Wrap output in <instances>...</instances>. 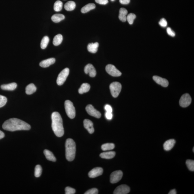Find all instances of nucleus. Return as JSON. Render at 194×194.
Segmentation results:
<instances>
[{
  "label": "nucleus",
  "mask_w": 194,
  "mask_h": 194,
  "mask_svg": "<svg viewBox=\"0 0 194 194\" xmlns=\"http://www.w3.org/2000/svg\"><path fill=\"white\" fill-rule=\"evenodd\" d=\"M95 1L96 3L102 5H106L108 3V0H95Z\"/></svg>",
  "instance_id": "ea45409f"
},
{
  "label": "nucleus",
  "mask_w": 194,
  "mask_h": 194,
  "mask_svg": "<svg viewBox=\"0 0 194 194\" xmlns=\"http://www.w3.org/2000/svg\"><path fill=\"white\" fill-rule=\"evenodd\" d=\"M102 150L104 151L112 150L115 148V145L112 143H106L102 145Z\"/></svg>",
  "instance_id": "c85d7f7f"
},
{
  "label": "nucleus",
  "mask_w": 194,
  "mask_h": 194,
  "mask_svg": "<svg viewBox=\"0 0 194 194\" xmlns=\"http://www.w3.org/2000/svg\"><path fill=\"white\" fill-rule=\"evenodd\" d=\"M65 192L66 194H74L75 193V190L73 188L67 186L65 189Z\"/></svg>",
  "instance_id": "c9c22d12"
},
{
  "label": "nucleus",
  "mask_w": 194,
  "mask_h": 194,
  "mask_svg": "<svg viewBox=\"0 0 194 194\" xmlns=\"http://www.w3.org/2000/svg\"><path fill=\"white\" fill-rule=\"evenodd\" d=\"M90 89V86L87 83L83 84L80 88L78 90V92L80 94H83L84 93L88 92Z\"/></svg>",
  "instance_id": "bb28decb"
},
{
  "label": "nucleus",
  "mask_w": 194,
  "mask_h": 194,
  "mask_svg": "<svg viewBox=\"0 0 194 194\" xmlns=\"http://www.w3.org/2000/svg\"><path fill=\"white\" fill-rule=\"evenodd\" d=\"M186 166L189 170L191 171H194V161L193 160H188L186 161Z\"/></svg>",
  "instance_id": "473e14b6"
},
{
  "label": "nucleus",
  "mask_w": 194,
  "mask_h": 194,
  "mask_svg": "<svg viewBox=\"0 0 194 194\" xmlns=\"http://www.w3.org/2000/svg\"><path fill=\"white\" fill-rule=\"evenodd\" d=\"M130 189L126 185H121L118 186L114 192V194H127L129 193Z\"/></svg>",
  "instance_id": "9b49d317"
},
{
  "label": "nucleus",
  "mask_w": 194,
  "mask_h": 194,
  "mask_svg": "<svg viewBox=\"0 0 194 194\" xmlns=\"http://www.w3.org/2000/svg\"><path fill=\"white\" fill-rule=\"evenodd\" d=\"M2 128L6 131L13 132L21 130H29L31 126L27 123L16 118H11L3 123Z\"/></svg>",
  "instance_id": "f257e3e1"
},
{
  "label": "nucleus",
  "mask_w": 194,
  "mask_h": 194,
  "mask_svg": "<svg viewBox=\"0 0 194 194\" xmlns=\"http://www.w3.org/2000/svg\"><path fill=\"white\" fill-rule=\"evenodd\" d=\"M42 172V167L39 165H37L35 169V176L36 178L39 177Z\"/></svg>",
  "instance_id": "2f4dec72"
},
{
  "label": "nucleus",
  "mask_w": 194,
  "mask_h": 194,
  "mask_svg": "<svg viewBox=\"0 0 194 194\" xmlns=\"http://www.w3.org/2000/svg\"><path fill=\"white\" fill-rule=\"evenodd\" d=\"M44 153L47 159L49 161L55 162L56 158L54 156L52 152L48 149H45L44 151Z\"/></svg>",
  "instance_id": "412c9836"
},
{
  "label": "nucleus",
  "mask_w": 194,
  "mask_h": 194,
  "mask_svg": "<svg viewBox=\"0 0 194 194\" xmlns=\"http://www.w3.org/2000/svg\"><path fill=\"white\" fill-rule=\"evenodd\" d=\"M51 127L53 132L58 137H61L64 134L63 120L58 112H53L51 115Z\"/></svg>",
  "instance_id": "f03ea898"
},
{
  "label": "nucleus",
  "mask_w": 194,
  "mask_h": 194,
  "mask_svg": "<svg viewBox=\"0 0 194 194\" xmlns=\"http://www.w3.org/2000/svg\"><path fill=\"white\" fill-rule=\"evenodd\" d=\"M65 146L66 160L69 161L73 160L76 152V145L75 141L72 139H67L66 140Z\"/></svg>",
  "instance_id": "7ed1b4c3"
},
{
  "label": "nucleus",
  "mask_w": 194,
  "mask_h": 194,
  "mask_svg": "<svg viewBox=\"0 0 194 194\" xmlns=\"http://www.w3.org/2000/svg\"><path fill=\"white\" fill-rule=\"evenodd\" d=\"M111 1H114L115 0H111Z\"/></svg>",
  "instance_id": "49530a36"
},
{
  "label": "nucleus",
  "mask_w": 194,
  "mask_h": 194,
  "mask_svg": "<svg viewBox=\"0 0 194 194\" xmlns=\"http://www.w3.org/2000/svg\"><path fill=\"white\" fill-rule=\"evenodd\" d=\"M69 68H66L62 70L59 74L58 77L57 82L58 85H62L64 83L69 75Z\"/></svg>",
  "instance_id": "423d86ee"
},
{
  "label": "nucleus",
  "mask_w": 194,
  "mask_h": 194,
  "mask_svg": "<svg viewBox=\"0 0 194 194\" xmlns=\"http://www.w3.org/2000/svg\"><path fill=\"white\" fill-rule=\"evenodd\" d=\"M76 4L73 1H69L66 2L64 5L65 9L67 11H73L75 8Z\"/></svg>",
  "instance_id": "5701e85b"
},
{
  "label": "nucleus",
  "mask_w": 194,
  "mask_h": 194,
  "mask_svg": "<svg viewBox=\"0 0 194 194\" xmlns=\"http://www.w3.org/2000/svg\"><path fill=\"white\" fill-rule=\"evenodd\" d=\"M119 2L122 4H128L130 2V0H119Z\"/></svg>",
  "instance_id": "37998d69"
},
{
  "label": "nucleus",
  "mask_w": 194,
  "mask_h": 194,
  "mask_svg": "<svg viewBox=\"0 0 194 194\" xmlns=\"http://www.w3.org/2000/svg\"><path fill=\"white\" fill-rule=\"evenodd\" d=\"M105 109L106 110V112H112V107L109 105H106L105 106Z\"/></svg>",
  "instance_id": "a19ab883"
},
{
  "label": "nucleus",
  "mask_w": 194,
  "mask_h": 194,
  "mask_svg": "<svg viewBox=\"0 0 194 194\" xmlns=\"http://www.w3.org/2000/svg\"><path fill=\"white\" fill-rule=\"evenodd\" d=\"M167 32L168 34L172 37H174L175 36V34L173 31L172 30L170 27L167 28Z\"/></svg>",
  "instance_id": "58836bf2"
},
{
  "label": "nucleus",
  "mask_w": 194,
  "mask_h": 194,
  "mask_svg": "<svg viewBox=\"0 0 194 194\" xmlns=\"http://www.w3.org/2000/svg\"><path fill=\"white\" fill-rule=\"evenodd\" d=\"M192 99L189 94H183L180 98V104L182 107L186 108L189 106L191 103Z\"/></svg>",
  "instance_id": "0eeeda50"
},
{
  "label": "nucleus",
  "mask_w": 194,
  "mask_h": 194,
  "mask_svg": "<svg viewBox=\"0 0 194 194\" xmlns=\"http://www.w3.org/2000/svg\"><path fill=\"white\" fill-rule=\"evenodd\" d=\"M103 170L100 167H97L91 170L88 173V176L90 178H95L103 174Z\"/></svg>",
  "instance_id": "f8f14e48"
},
{
  "label": "nucleus",
  "mask_w": 194,
  "mask_h": 194,
  "mask_svg": "<svg viewBox=\"0 0 194 194\" xmlns=\"http://www.w3.org/2000/svg\"><path fill=\"white\" fill-rule=\"evenodd\" d=\"M49 41V38L48 36H45L41 40L40 46L41 49H44L47 48L48 45Z\"/></svg>",
  "instance_id": "c756f323"
},
{
  "label": "nucleus",
  "mask_w": 194,
  "mask_h": 194,
  "mask_svg": "<svg viewBox=\"0 0 194 194\" xmlns=\"http://www.w3.org/2000/svg\"><path fill=\"white\" fill-rule=\"evenodd\" d=\"M98 193V190L96 188H93L89 189L84 194H97Z\"/></svg>",
  "instance_id": "e433bc0d"
},
{
  "label": "nucleus",
  "mask_w": 194,
  "mask_h": 194,
  "mask_svg": "<svg viewBox=\"0 0 194 194\" xmlns=\"http://www.w3.org/2000/svg\"><path fill=\"white\" fill-rule=\"evenodd\" d=\"M159 24L162 27H165L167 26V22L165 19L162 18L160 20Z\"/></svg>",
  "instance_id": "4c0bfd02"
},
{
  "label": "nucleus",
  "mask_w": 194,
  "mask_h": 194,
  "mask_svg": "<svg viewBox=\"0 0 194 194\" xmlns=\"http://www.w3.org/2000/svg\"><path fill=\"white\" fill-rule=\"evenodd\" d=\"M63 3L60 1H57L55 3L54 6V9L56 12L60 11L62 10L63 7Z\"/></svg>",
  "instance_id": "7c9ffc66"
},
{
  "label": "nucleus",
  "mask_w": 194,
  "mask_h": 194,
  "mask_svg": "<svg viewBox=\"0 0 194 194\" xmlns=\"http://www.w3.org/2000/svg\"><path fill=\"white\" fill-rule=\"evenodd\" d=\"M115 152L114 151H109L103 152L100 155L101 158L105 159H111L114 157Z\"/></svg>",
  "instance_id": "4be33fe9"
},
{
  "label": "nucleus",
  "mask_w": 194,
  "mask_h": 194,
  "mask_svg": "<svg viewBox=\"0 0 194 194\" xmlns=\"http://www.w3.org/2000/svg\"><path fill=\"white\" fill-rule=\"evenodd\" d=\"M84 71L85 73L88 74L90 76L92 77H94L97 75V71L95 68L91 64H89L85 66Z\"/></svg>",
  "instance_id": "ddd939ff"
},
{
  "label": "nucleus",
  "mask_w": 194,
  "mask_h": 194,
  "mask_svg": "<svg viewBox=\"0 0 194 194\" xmlns=\"http://www.w3.org/2000/svg\"><path fill=\"white\" fill-rule=\"evenodd\" d=\"M84 127L90 134H92L94 132L95 130L92 121L86 119L84 121Z\"/></svg>",
  "instance_id": "2eb2a0df"
},
{
  "label": "nucleus",
  "mask_w": 194,
  "mask_h": 194,
  "mask_svg": "<svg viewBox=\"0 0 194 194\" xmlns=\"http://www.w3.org/2000/svg\"><path fill=\"white\" fill-rule=\"evenodd\" d=\"M17 84L13 82L8 84H4L1 86V88L4 90L13 91L17 88Z\"/></svg>",
  "instance_id": "a211bd4d"
},
{
  "label": "nucleus",
  "mask_w": 194,
  "mask_h": 194,
  "mask_svg": "<svg viewBox=\"0 0 194 194\" xmlns=\"http://www.w3.org/2000/svg\"><path fill=\"white\" fill-rule=\"evenodd\" d=\"M111 94L114 97H117L119 96L121 89V85L118 82L112 83L110 85Z\"/></svg>",
  "instance_id": "39448f33"
},
{
  "label": "nucleus",
  "mask_w": 194,
  "mask_h": 194,
  "mask_svg": "<svg viewBox=\"0 0 194 194\" xmlns=\"http://www.w3.org/2000/svg\"><path fill=\"white\" fill-rule=\"evenodd\" d=\"M194 147L193 148V152H194Z\"/></svg>",
  "instance_id": "de8ad7c7"
},
{
  "label": "nucleus",
  "mask_w": 194,
  "mask_h": 194,
  "mask_svg": "<svg viewBox=\"0 0 194 194\" xmlns=\"http://www.w3.org/2000/svg\"><path fill=\"white\" fill-rule=\"evenodd\" d=\"M64 19L65 16L61 14H55L51 17L52 21L55 23H58Z\"/></svg>",
  "instance_id": "a878e982"
},
{
  "label": "nucleus",
  "mask_w": 194,
  "mask_h": 194,
  "mask_svg": "<svg viewBox=\"0 0 194 194\" xmlns=\"http://www.w3.org/2000/svg\"><path fill=\"white\" fill-rule=\"evenodd\" d=\"M36 91V87L34 84H31L27 86L26 88V93L27 95L33 94Z\"/></svg>",
  "instance_id": "393cba45"
},
{
  "label": "nucleus",
  "mask_w": 194,
  "mask_h": 194,
  "mask_svg": "<svg viewBox=\"0 0 194 194\" xmlns=\"http://www.w3.org/2000/svg\"><path fill=\"white\" fill-rule=\"evenodd\" d=\"M64 106L68 116L71 119H73L75 116V110L73 103L70 100H67L65 102Z\"/></svg>",
  "instance_id": "20e7f679"
},
{
  "label": "nucleus",
  "mask_w": 194,
  "mask_h": 194,
  "mask_svg": "<svg viewBox=\"0 0 194 194\" xmlns=\"http://www.w3.org/2000/svg\"><path fill=\"white\" fill-rule=\"evenodd\" d=\"M4 136H5V134L4 133L0 130V140L3 138Z\"/></svg>",
  "instance_id": "c03bdc74"
},
{
  "label": "nucleus",
  "mask_w": 194,
  "mask_h": 194,
  "mask_svg": "<svg viewBox=\"0 0 194 194\" xmlns=\"http://www.w3.org/2000/svg\"><path fill=\"white\" fill-rule=\"evenodd\" d=\"M169 194H177V192H176V191L175 189H172V190H171L169 192V193H168Z\"/></svg>",
  "instance_id": "a18cd8bd"
},
{
  "label": "nucleus",
  "mask_w": 194,
  "mask_h": 194,
  "mask_svg": "<svg viewBox=\"0 0 194 194\" xmlns=\"http://www.w3.org/2000/svg\"><path fill=\"white\" fill-rule=\"evenodd\" d=\"M96 7L95 4L94 3H89L87 4L83 7L81 10V12L83 13H85L91 11V10L94 9Z\"/></svg>",
  "instance_id": "b1692460"
},
{
  "label": "nucleus",
  "mask_w": 194,
  "mask_h": 194,
  "mask_svg": "<svg viewBox=\"0 0 194 194\" xmlns=\"http://www.w3.org/2000/svg\"><path fill=\"white\" fill-rule=\"evenodd\" d=\"M99 46V44L97 42L94 43H91L89 44L87 46V50L90 53H95L97 51V49Z\"/></svg>",
  "instance_id": "6ab92c4d"
},
{
  "label": "nucleus",
  "mask_w": 194,
  "mask_h": 194,
  "mask_svg": "<svg viewBox=\"0 0 194 194\" xmlns=\"http://www.w3.org/2000/svg\"><path fill=\"white\" fill-rule=\"evenodd\" d=\"M123 175L122 171L117 170L113 172L110 177V182L112 184L116 183L119 182L122 178Z\"/></svg>",
  "instance_id": "1a4fd4ad"
},
{
  "label": "nucleus",
  "mask_w": 194,
  "mask_h": 194,
  "mask_svg": "<svg viewBox=\"0 0 194 194\" xmlns=\"http://www.w3.org/2000/svg\"><path fill=\"white\" fill-rule=\"evenodd\" d=\"M56 62L55 59L54 58H50L47 60H44L40 63V66L43 68H47L49 67L50 65L53 64Z\"/></svg>",
  "instance_id": "dca6fc26"
},
{
  "label": "nucleus",
  "mask_w": 194,
  "mask_h": 194,
  "mask_svg": "<svg viewBox=\"0 0 194 194\" xmlns=\"http://www.w3.org/2000/svg\"><path fill=\"white\" fill-rule=\"evenodd\" d=\"M86 110L88 114L91 116L97 118H100L101 117V114L100 112L95 109L91 105L87 106L86 107Z\"/></svg>",
  "instance_id": "9d476101"
},
{
  "label": "nucleus",
  "mask_w": 194,
  "mask_h": 194,
  "mask_svg": "<svg viewBox=\"0 0 194 194\" xmlns=\"http://www.w3.org/2000/svg\"><path fill=\"white\" fill-rule=\"evenodd\" d=\"M136 18V15L134 13H131L127 16V20L130 25H132L134 23L135 19Z\"/></svg>",
  "instance_id": "72a5a7b5"
},
{
  "label": "nucleus",
  "mask_w": 194,
  "mask_h": 194,
  "mask_svg": "<svg viewBox=\"0 0 194 194\" xmlns=\"http://www.w3.org/2000/svg\"><path fill=\"white\" fill-rule=\"evenodd\" d=\"M106 117L108 119H112V112H106Z\"/></svg>",
  "instance_id": "79ce46f5"
},
{
  "label": "nucleus",
  "mask_w": 194,
  "mask_h": 194,
  "mask_svg": "<svg viewBox=\"0 0 194 194\" xmlns=\"http://www.w3.org/2000/svg\"><path fill=\"white\" fill-rule=\"evenodd\" d=\"M63 36L61 34H59L54 37L53 40V44L55 46H58L63 41Z\"/></svg>",
  "instance_id": "cd10ccee"
},
{
  "label": "nucleus",
  "mask_w": 194,
  "mask_h": 194,
  "mask_svg": "<svg viewBox=\"0 0 194 194\" xmlns=\"http://www.w3.org/2000/svg\"><path fill=\"white\" fill-rule=\"evenodd\" d=\"M7 99L4 96L0 95V108L4 106L6 104Z\"/></svg>",
  "instance_id": "f704fd0d"
},
{
  "label": "nucleus",
  "mask_w": 194,
  "mask_h": 194,
  "mask_svg": "<svg viewBox=\"0 0 194 194\" xmlns=\"http://www.w3.org/2000/svg\"><path fill=\"white\" fill-rule=\"evenodd\" d=\"M128 11L124 8H121L119 10V18L121 21L125 22L127 20V15Z\"/></svg>",
  "instance_id": "aec40b11"
},
{
  "label": "nucleus",
  "mask_w": 194,
  "mask_h": 194,
  "mask_svg": "<svg viewBox=\"0 0 194 194\" xmlns=\"http://www.w3.org/2000/svg\"><path fill=\"white\" fill-rule=\"evenodd\" d=\"M153 79L154 81L156 82V83L161 85L162 86L164 87L168 86L169 85L168 81L165 78H161V77L155 75V76H153Z\"/></svg>",
  "instance_id": "4468645a"
},
{
  "label": "nucleus",
  "mask_w": 194,
  "mask_h": 194,
  "mask_svg": "<svg viewBox=\"0 0 194 194\" xmlns=\"http://www.w3.org/2000/svg\"><path fill=\"white\" fill-rule=\"evenodd\" d=\"M175 143L174 139H170L167 141L164 144V149L166 151H169L172 149Z\"/></svg>",
  "instance_id": "f3484780"
},
{
  "label": "nucleus",
  "mask_w": 194,
  "mask_h": 194,
  "mask_svg": "<svg viewBox=\"0 0 194 194\" xmlns=\"http://www.w3.org/2000/svg\"><path fill=\"white\" fill-rule=\"evenodd\" d=\"M106 69V72L112 76L119 77L121 75V72L113 65H107Z\"/></svg>",
  "instance_id": "6e6552de"
}]
</instances>
